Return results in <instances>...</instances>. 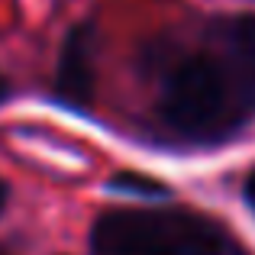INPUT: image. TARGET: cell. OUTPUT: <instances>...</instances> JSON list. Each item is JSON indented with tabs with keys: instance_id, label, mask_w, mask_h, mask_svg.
I'll return each mask as SVG.
<instances>
[{
	"instance_id": "6da1fadb",
	"label": "cell",
	"mask_w": 255,
	"mask_h": 255,
	"mask_svg": "<svg viewBox=\"0 0 255 255\" xmlns=\"http://www.w3.org/2000/svg\"><path fill=\"white\" fill-rule=\"evenodd\" d=\"M158 117L178 139L226 142L255 120V16H220L162 75Z\"/></svg>"
},
{
	"instance_id": "7a4b0ae2",
	"label": "cell",
	"mask_w": 255,
	"mask_h": 255,
	"mask_svg": "<svg viewBox=\"0 0 255 255\" xmlns=\"http://www.w3.org/2000/svg\"><path fill=\"white\" fill-rule=\"evenodd\" d=\"M91 255H249L226 226L187 210H113L94 223Z\"/></svg>"
},
{
	"instance_id": "3957f363",
	"label": "cell",
	"mask_w": 255,
	"mask_h": 255,
	"mask_svg": "<svg viewBox=\"0 0 255 255\" xmlns=\"http://www.w3.org/2000/svg\"><path fill=\"white\" fill-rule=\"evenodd\" d=\"M94 52H97V29L94 23H78L68 29L55 71V91L68 107H84L94 97Z\"/></svg>"
},
{
	"instance_id": "277c9868",
	"label": "cell",
	"mask_w": 255,
	"mask_h": 255,
	"mask_svg": "<svg viewBox=\"0 0 255 255\" xmlns=\"http://www.w3.org/2000/svg\"><path fill=\"white\" fill-rule=\"evenodd\" d=\"M110 187L123 194H139V197H168V187L155 184L152 178H142V174H120Z\"/></svg>"
},
{
	"instance_id": "5b68a950",
	"label": "cell",
	"mask_w": 255,
	"mask_h": 255,
	"mask_svg": "<svg viewBox=\"0 0 255 255\" xmlns=\"http://www.w3.org/2000/svg\"><path fill=\"white\" fill-rule=\"evenodd\" d=\"M243 194H246V204H249V210L255 213V168L249 171V178H246V187H243Z\"/></svg>"
},
{
	"instance_id": "8992f818",
	"label": "cell",
	"mask_w": 255,
	"mask_h": 255,
	"mask_svg": "<svg viewBox=\"0 0 255 255\" xmlns=\"http://www.w3.org/2000/svg\"><path fill=\"white\" fill-rule=\"evenodd\" d=\"M3 207H6V184L0 181V213H3Z\"/></svg>"
},
{
	"instance_id": "52a82bcc",
	"label": "cell",
	"mask_w": 255,
	"mask_h": 255,
	"mask_svg": "<svg viewBox=\"0 0 255 255\" xmlns=\"http://www.w3.org/2000/svg\"><path fill=\"white\" fill-rule=\"evenodd\" d=\"M6 91H10V87H6V81H3V75H0V100L6 97Z\"/></svg>"
}]
</instances>
